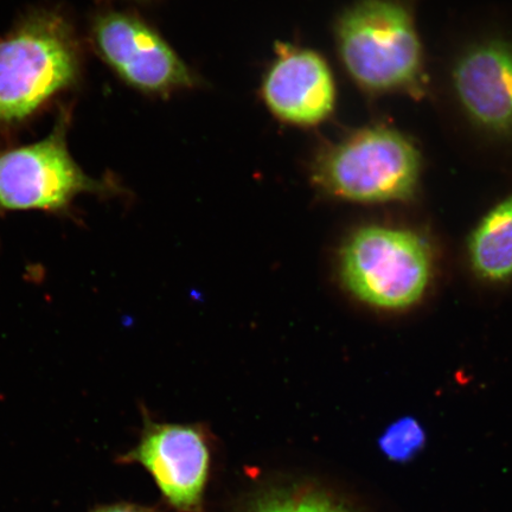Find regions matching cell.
Returning a JSON list of instances; mask_svg holds the SVG:
<instances>
[{"instance_id": "cell-12", "label": "cell", "mask_w": 512, "mask_h": 512, "mask_svg": "<svg viewBox=\"0 0 512 512\" xmlns=\"http://www.w3.org/2000/svg\"><path fill=\"white\" fill-rule=\"evenodd\" d=\"M426 444V433L418 421L403 418L390 425L380 438L384 456L395 463H406Z\"/></svg>"}, {"instance_id": "cell-9", "label": "cell", "mask_w": 512, "mask_h": 512, "mask_svg": "<svg viewBox=\"0 0 512 512\" xmlns=\"http://www.w3.org/2000/svg\"><path fill=\"white\" fill-rule=\"evenodd\" d=\"M460 104L479 126L512 133V47L489 41L467 50L453 73Z\"/></svg>"}, {"instance_id": "cell-6", "label": "cell", "mask_w": 512, "mask_h": 512, "mask_svg": "<svg viewBox=\"0 0 512 512\" xmlns=\"http://www.w3.org/2000/svg\"><path fill=\"white\" fill-rule=\"evenodd\" d=\"M89 40L106 66L139 92L166 96L197 85L169 43L133 12L100 11L92 19Z\"/></svg>"}, {"instance_id": "cell-2", "label": "cell", "mask_w": 512, "mask_h": 512, "mask_svg": "<svg viewBox=\"0 0 512 512\" xmlns=\"http://www.w3.org/2000/svg\"><path fill=\"white\" fill-rule=\"evenodd\" d=\"M407 10L398 0H360L339 18V56L369 92L421 91L422 49Z\"/></svg>"}, {"instance_id": "cell-13", "label": "cell", "mask_w": 512, "mask_h": 512, "mask_svg": "<svg viewBox=\"0 0 512 512\" xmlns=\"http://www.w3.org/2000/svg\"><path fill=\"white\" fill-rule=\"evenodd\" d=\"M94 512H156L151 509L139 507V505L132 504H115L110 507H104Z\"/></svg>"}, {"instance_id": "cell-14", "label": "cell", "mask_w": 512, "mask_h": 512, "mask_svg": "<svg viewBox=\"0 0 512 512\" xmlns=\"http://www.w3.org/2000/svg\"><path fill=\"white\" fill-rule=\"evenodd\" d=\"M96 2L106 3V2H113V0H96ZM131 2L146 3V2H151V0H131Z\"/></svg>"}, {"instance_id": "cell-1", "label": "cell", "mask_w": 512, "mask_h": 512, "mask_svg": "<svg viewBox=\"0 0 512 512\" xmlns=\"http://www.w3.org/2000/svg\"><path fill=\"white\" fill-rule=\"evenodd\" d=\"M82 50L61 11L28 12L0 37V132H9L78 85Z\"/></svg>"}, {"instance_id": "cell-3", "label": "cell", "mask_w": 512, "mask_h": 512, "mask_svg": "<svg viewBox=\"0 0 512 512\" xmlns=\"http://www.w3.org/2000/svg\"><path fill=\"white\" fill-rule=\"evenodd\" d=\"M420 171L415 145L392 128L375 126L320 152L312 165V181L339 200L405 201L418 187Z\"/></svg>"}, {"instance_id": "cell-10", "label": "cell", "mask_w": 512, "mask_h": 512, "mask_svg": "<svg viewBox=\"0 0 512 512\" xmlns=\"http://www.w3.org/2000/svg\"><path fill=\"white\" fill-rule=\"evenodd\" d=\"M469 254L479 277L495 283L512 277V194L480 221Z\"/></svg>"}, {"instance_id": "cell-4", "label": "cell", "mask_w": 512, "mask_h": 512, "mask_svg": "<svg viewBox=\"0 0 512 512\" xmlns=\"http://www.w3.org/2000/svg\"><path fill=\"white\" fill-rule=\"evenodd\" d=\"M342 279L354 296L383 310H403L424 297L432 254L424 239L406 229L366 227L341 254Z\"/></svg>"}, {"instance_id": "cell-11", "label": "cell", "mask_w": 512, "mask_h": 512, "mask_svg": "<svg viewBox=\"0 0 512 512\" xmlns=\"http://www.w3.org/2000/svg\"><path fill=\"white\" fill-rule=\"evenodd\" d=\"M248 512H356L338 498L306 486L275 489L256 498Z\"/></svg>"}, {"instance_id": "cell-8", "label": "cell", "mask_w": 512, "mask_h": 512, "mask_svg": "<svg viewBox=\"0 0 512 512\" xmlns=\"http://www.w3.org/2000/svg\"><path fill=\"white\" fill-rule=\"evenodd\" d=\"M277 54L261 88L268 110L296 126H315L328 119L336 104L329 64L316 51L288 44H278Z\"/></svg>"}, {"instance_id": "cell-7", "label": "cell", "mask_w": 512, "mask_h": 512, "mask_svg": "<svg viewBox=\"0 0 512 512\" xmlns=\"http://www.w3.org/2000/svg\"><path fill=\"white\" fill-rule=\"evenodd\" d=\"M123 462L143 465L172 507L200 509L210 469L208 437L200 426L146 419L142 438Z\"/></svg>"}, {"instance_id": "cell-5", "label": "cell", "mask_w": 512, "mask_h": 512, "mask_svg": "<svg viewBox=\"0 0 512 512\" xmlns=\"http://www.w3.org/2000/svg\"><path fill=\"white\" fill-rule=\"evenodd\" d=\"M70 111L62 110L40 142L0 150V213L40 210L62 214L81 195L117 192L107 179L86 174L68 149Z\"/></svg>"}]
</instances>
